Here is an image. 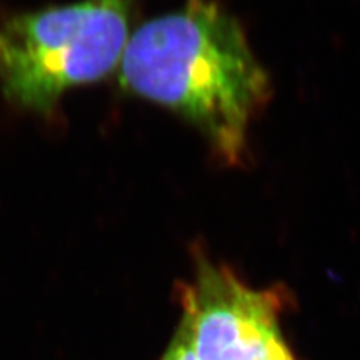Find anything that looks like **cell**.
<instances>
[{"instance_id": "cell-1", "label": "cell", "mask_w": 360, "mask_h": 360, "mask_svg": "<svg viewBox=\"0 0 360 360\" xmlns=\"http://www.w3.org/2000/svg\"><path fill=\"white\" fill-rule=\"evenodd\" d=\"M122 80L132 94L194 125L219 160L239 165L270 80L243 27L215 0H186L129 38Z\"/></svg>"}, {"instance_id": "cell-2", "label": "cell", "mask_w": 360, "mask_h": 360, "mask_svg": "<svg viewBox=\"0 0 360 360\" xmlns=\"http://www.w3.org/2000/svg\"><path fill=\"white\" fill-rule=\"evenodd\" d=\"M134 0L80 2L0 22V90L11 105L47 116L66 90L99 82L122 62Z\"/></svg>"}, {"instance_id": "cell-3", "label": "cell", "mask_w": 360, "mask_h": 360, "mask_svg": "<svg viewBox=\"0 0 360 360\" xmlns=\"http://www.w3.org/2000/svg\"><path fill=\"white\" fill-rule=\"evenodd\" d=\"M184 326L198 360H264L283 338L275 290L246 285L229 267L200 255L182 288Z\"/></svg>"}, {"instance_id": "cell-4", "label": "cell", "mask_w": 360, "mask_h": 360, "mask_svg": "<svg viewBox=\"0 0 360 360\" xmlns=\"http://www.w3.org/2000/svg\"><path fill=\"white\" fill-rule=\"evenodd\" d=\"M161 360H198L193 345H191L189 336L182 324L179 326V329L170 342V347H168V350Z\"/></svg>"}, {"instance_id": "cell-5", "label": "cell", "mask_w": 360, "mask_h": 360, "mask_svg": "<svg viewBox=\"0 0 360 360\" xmlns=\"http://www.w3.org/2000/svg\"><path fill=\"white\" fill-rule=\"evenodd\" d=\"M264 360H295V359H292L283 338H279V340L272 345V348H270V352Z\"/></svg>"}]
</instances>
